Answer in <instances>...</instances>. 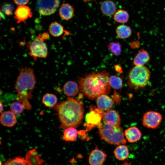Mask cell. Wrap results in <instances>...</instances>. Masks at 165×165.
<instances>
[{
    "label": "cell",
    "instance_id": "8992f818",
    "mask_svg": "<svg viewBox=\"0 0 165 165\" xmlns=\"http://www.w3.org/2000/svg\"><path fill=\"white\" fill-rule=\"evenodd\" d=\"M47 33L39 34L32 41L28 42L27 47L29 50L28 54L32 57L35 62L38 58H46L48 54V48L45 41L49 38Z\"/></svg>",
    "mask_w": 165,
    "mask_h": 165
},
{
    "label": "cell",
    "instance_id": "cb8c5ba5",
    "mask_svg": "<svg viewBox=\"0 0 165 165\" xmlns=\"http://www.w3.org/2000/svg\"><path fill=\"white\" fill-rule=\"evenodd\" d=\"M114 20L116 22L120 23L127 22L129 18L128 13L126 10L122 9L118 10L114 14Z\"/></svg>",
    "mask_w": 165,
    "mask_h": 165
},
{
    "label": "cell",
    "instance_id": "e575fe53",
    "mask_svg": "<svg viewBox=\"0 0 165 165\" xmlns=\"http://www.w3.org/2000/svg\"><path fill=\"white\" fill-rule=\"evenodd\" d=\"M3 105L1 101H0V112L1 113L3 109Z\"/></svg>",
    "mask_w": 165,
    "mask_h": 165
},
{
    "label": "cell",
    "instance_id": "277c9868",
    "mask_svg": "<svg viewBox=\"0 0 165 165\" xmlns=\"http://www.w3.org/2000/svg\"><path fill=\"white\" fill-rule=\"evenodd\" d=\"M98 127L101 138L107 143L115 145L126 143L123 129L120 126H115L105 122Z\"/></svg>",
    "mask_w": 165,
    "mask_h": 165
},
{
    "label": "cell",
    "instance_id": "7402d4cb",
    "mask_svg": "<svg viewBox=\"0 0 165 165\" xmlns=\"http://www.w3.org/2000/svg\"><path fill=\"white\" fill-rule=\"evenodd\" d=\"M49 31L50 34L54 37H60L64 32H68L64 30L63 26L57 22H53L50 25Z\"/></svg>",
    "mask_w": 165,
    "mask_h": 165
},
{
    "label": "cell",
    "instance_id": "d6986e66",
    "mask_svg": "<svg viewBox=\"0 0 165 165\" xmlns=\"http://www.w3.org/2000/svg\"><path fill=\"white\" fill-rule=\"evenodd\" d=\"M79 87L75 81H68L64 85L63 90L66 95L69 97H74L77 94L79 90Z\"/></svg>",
    "mask_w": 165,
    "mask_h": 165
},
{
    "label": "cell",
    "instance_id": "7c38bea8",
    "mask_svg": "<svg viewBox=\"0 0 165 165\" xmlns=\"http://www.w3.org/2000/svg\"><path fill=\"white\" fill-rule=\"evenodd\" d=\"M103 119L105 123L115 126H119L120 119L118 113L114 110H110L105 112Z\"/></svg>",
    "mask_w": 165,
    "mask_h": 165
},
{
    "label": "cell",
    "instance_id": "83f0119b",
    "mask_svg": "<svg viewBox=\"0 0 165 165\" xmlns=\"http://www.w3.org/2000/svg\"><path fill=\"white\" fill-rule=\"evenodd\" d=\"M2 165H27L25 158L18 156L13 159H10Z\"/></svg>",
    "mask_w": 165,
    "mask_h": 165
},
{
    "label": "cell",
    "instance_id": "30bf717a",
    "mask_svg": "<svg viewBox=\"0 0 165 165\" xmlns=\"http://www.w3.org/2000/svg\"><path fill=\"white\" fill-rule=\"evenodd\" d=\"M107 157L106 153L96 147L90 153L88 162L90 165H102L105 161Z\"/></svg>",
    "mask_w": 165,
    "mask_h": 165
},
{
    "label": "cell",
    "instance_id": "52a82bcc",
    "mask_svg": "<svg viewBox=\"0 0 165 165\" xmlns=\"http://www.w3.org/2000/svg\"><path fill=\"white\" fill-rule=\"evenodd\" d=\"M104 112V111L98 108L90 106L89 112L86 116V123L84 124L86 130L89 131L93 128L100 125Z\"/></svg>",
    "mask_w": 165,
    "mask_h": 165
},
{
    "label": "cell",
    "instance_id": "1f68e13d",
    "mask_svg": "<svg viewBox=\"0 0 165 165\" xmlns=\"http://www.w3.org/2000/svg\"><path fill=\"white\" fill-rule=\"evenodd\" d=\"M14 1L16 5L20 6L27 4L29 0H14Z\"/></svg>",
    "mask_w": 165,
    "mask_h": 165
},
{
    "label": "cell",
    "instance_id": "ba28073f",
    "mask_svg": "<svg viewBox=\"0 0 165 165\" xmlns=\"http://www.w3.org/2000/svg\"><path fill=\"white\" fill-rule=\"evenodd\" d=\"M59 0H38L36 8L41 15L48 16L55 13L60 5Z\"/></svg>",
    "mask_w": 165,
    "mask_h": 165
},
{
    "label": "cell",
    "instance_id": "4dcf8cb0",
    "mask_svg": "<svg viewBox=\"0 0 165 165\" xmlns=\"http://www.w3.org/2000/svg\"><path fill=\"white\" fill-rule=\"evenodd\" d=\"M13 10V6L9 4H5L2 6V12L8 16H9L12 14Z\"/></svg>",
    "mask_w": 165,
    "mask_h": 165
},
{
    "label": "cell",
    "instance_id": "603a6c76",
    "mask_svg": "<svg viewBox=\"0 0 165 165\" xmlns=\"http://www.w3.org/2000/svg\"><path fill=\"white\" fill-rule=\"evenodd\" d=\"M131 28L126 25H120L116 28V33L118 37L120 39H124L128 38L131 35Z\"/></svg>",
    "mask_w": 165,
    "mask_h": 165
},
{
    "label": "cell",
    "instance_id": "5bb4252c",
    "mask_svg": "<svg viewBox=\"0 0 165 165\" xmlns=\"http://www.w3.org/2000/svg\"><path fill=\"white\" fill-rule=\"evenodd\" d=\"M16 115L11 111H8L1 113L0 122L4 126L11 127L14 125L16 122Z\"/></svg>",
    "mask_w": 165,
    "mask_h": 165
},
{
    "label": "cell",
    "instance_id": "836d02e7",
    "mask_svg": "<svg viewBox=\"0 0 165 165\" xmlns=\"http://www.w3.org/2000/svg\"><path fill=\"white\" fill-rule=\"evenodd\" d=\"M120 165H132L131 163L127 161H126Z\"/></svg>",
    "mask_w": 165,
    "mask_h": 165
},
{
    "label": "cell",
    "instance_id": "f1b7e54d",
    "mask_svg": "<svg viewBox=\"0 0 165 165\" xmlns=\"http://www.w3.org/2000/svg\"><path fill=\"white\" fill-rule=\"evenodd\" d=\"M10 108L11 111L17 115L20 114L24 109L23 104L17 101L12 103Z\"/></svg>",
    "mask_w": 165,
    "mask_h": 165
},
{
    "label": "cell",
    "instance_id": "e0dca14e",
    "mask_svg": "<svg viewBox=\"0 0 165 165\" xmlns=\"http://www.w3.org/2000/svg\"><path fill=\"white\" fill-rule=\"evenodd\" d=\"M124 134L127 141L130 143L138 141L141 136V132L135 127H131L127 129L125 131Z\"/></svg>",
    "mask_w": 165,
    "mask_h": 165
},
{
    "label": "cell",
    "instance_id": "d590c367",
    "mask_svg": "<svg viewBox=\"0 0 165 165\" xmlns=\"http://www.w3.org/2000/svg\"><path fill=\"white\" fill-rule=\"evenodd\" d=\"M85 2H88L92 1L95 0H83Z\"/></svg>",
    "mask_w": 165,
    "mask_h": 165
},
{
    "label": "cell",
    "instance_id": "ffe728a7",
    "mask_svg": "<svg viewBox=\"0 0 165 165\" xmlns=\"http://www.w3.org/2000/svg\"><path fill=\"white\" fill-rule=\"evenodd\" d=\"M60 15L63 19L68 20L73 16L74 10L72 6L68 3L62 5L59 10Z\"/></svg>",
    "mask_w": 165,
    "mask_h": 165
},
{
    "label": "cell",
    "instance_id": "9c48e42d",
    "mask_svg": "<svg viewBox=\"0 0 165 165\" xmlns=\"http://www.w3.org/2000/svg\"><path fill=\"white\" fill-rule=\"evenodd\" d=\"M162 120V116L159 112L149 111L144 113L142 123L143 125L147 128L156 129L159 127Z\"/></svg>",
    "mask_w": 165,
    "mask_h": 165
},
{
    "label": "cell",
    "instance_id": "ac0fdd59",
    "mask_svg": "<svg viewBox=\"0 0 165 165\" xmlns=\"http://www.w3.org/2000/svg\"><path fill=\"white\" fill-rule=\"evenodd\" d=\"M100 9L102 13L107 16L114 15L117 9L115 3L110 0H106L103 2L101 4Z\"/></svg>",
    "mask_w": 165,
    "mask_h": 165
},
{
    "label": "cell",
    "instance_id": "d4e9b609",
    "mask_svg": "<svg viewBox=\"0 0 165 165\" xmlns=\"http://www.w3.org/2000/svg\"><path fill=\"white\" fill-rule=\"evenodd\" d=\"M78 133L77 130L74 127L66 128L63 132V139L67 141H74L77 138Z\"/></svg>",
    "mask_w": 165,
    "mask_h": 165
},
{
    "label": "cell",
    "instance_id": "3957f363",
    "mask_svg": "<svg viewBox=\"0 0 165 165\" xmlns=\"http://www.w3.org/2000/svg\"><path fill=\"white\" fill-rule=\"evenodd\" d=\"M36 83L33 69L28 67L22 68L17 77L15 89L17 93L16 101L23 104L24 109L31 108L29 100L33 97L32 91Z\"/></svg>",
    "mask_w": 165,
    "mask_h": 165
},
{
    "label": "cell",
    "instance_id": "484cf974",
    "mask_svg": "<svg viewBox=\"0 0 165 165\" xmlns=\"http://www.w3.org/2000/svg\"><path fill=\"white\" fill-rule=\"evenodd\" d=\"M57 97L55 95L48 93L44 95L42 99L44 105L49 108L53 107L57 104Z\"/></svg>",
    "mask_w": 165,
    "mask_h": 165
},
{
    "label": "cell",
    "instance_id": "d6a6232c",
    "mask_svg": "<svg viewBox=\"0 0 165 165\" xmlns=\"http://www.w3.org/2000/svg\"><path fill=\"white\" fill-rule=\"evenodd\" d=\"M115 68L117 72L120 73L122 72V68L118 65H116L115 66Z\"/></svg>",
    "mask_w": 165,
    "mask_h": 165
},
{
    "label": "cell",
    "instance_id": "4316f807",
    "mask_svg": "<svg viewBox=\"0 0 165 165\" xmlns=\"http://www.w3.org/2000/svg\"><path fill=\"white\" fill-rule=\"evenodd\" d=\"M109 82L111 87L115 89H119L122 86V79L119 77L112 75L109 76Z\"/></svg>",
    "mask_w": 165,
    "mask_h": 165
},
{
    "label": "cell",
    "instance_id": "9a60e30c",
    "mask_svg": "<svg viewBox=\"0 0 165 165\" xmlns=\"http://www.w3.org/2000/svg\"><path fill=\"white\" fill-rule=\"evenodd\" d=\"M25 158L27 165H41L44 162L35 149L28 151Z\"/></svg>",
    "mask_w": 165,
    "mask_h": 165
},
{
    "label": "cell",
    "instance_id": "44dd1931",
    "mask_svg": "<svg viewBox=\"0 0 165 165\" xmlns=\"http://www.w3.org/2000/svg\"><path fill=\"white\" fill-rule=\"evenodd\" d=\"M113 152L115 158L121 161H124L127 159L129 154L128 147L123 144L118 145L116 148Z\"/></svg>",
    "mask_w": 165,
    "mask_h": 165
},
{
    "label": "cell",
    "instance_id": "6da1fadb",
    "mask_svg": "<svg viewBox=\"0 0 165 165\" xmlns=\"http://www.w3.org/2000/svg\"><path fill=\"white\" fill-rule=\"evenodd\" d=\"M109 73L105 70L92 72L78 78L80 90L90 99L97 98L100 95L108 94L111 91L109 82Z\"/></svg>",
    "mask_w": 165,
    "mask_h": 165
},
{
    "label": "cell",
    "instance_id": "7a4b0ae2",
    "mask_svg": "<svg viewBox=\"0 0 165 165\" xmlns=\"http://www.w3.org/2000/svg\"><path fill=\"white\" fill-rule=\"evenodd\" d=\"M59 121L60 127H76L82 123L84 109L82 104L74 98L68 97L55 107Z\"/></svg>",
    "mask_w": 165,
    "mask_h": 165
},
{
    "label": "cell",
    "instance_id": "f546056e",
    "mask_svg": "<svg viewBox=\"0 0 165 165\" xmlns=\"http://www.w3.org/2000/svg\"><path fill=\"white\" fill-rule=\"evenodd\" d=\"M110 51L116 56L119 55L121 52L120 44L116 42H111L108 46Z\"/></svg>",
    "mask_w": 165,
    "mask_h": 165
},
{
    "label": "cell",
    "instance_id": "4fadbf2b",
    "mask_svg": "<svg viewBox=\"0 0 165 165\" xmlns=\"http://www.w3.org/2000/svg\"><path fill=\"white\" fill-rule=\"evenodd\" d=\"M114 103L113 100L107 94H101L97 98L96 104L98 108L103 111L109 110Z\"/></svg>",
    "mask_w": 165,
    "mask_h": 165
},
{
    "label": "cell",
    "instance_id": "8fae6325",
    "mask_svg": "<svg viewBox=\"0 0 165 165\" xmlns=\"http://www.w3.org/2000/svg\"><path fill=\"white\" fill-rule=\"evenodd\" d=\"M14 18L17 23L24 22L28 18L32 16V14L28 6L22 5L19 6L15 12Z\"/></svg>",
    "mask_w": 165,
    "mask_h": 165
},
{
    "label": "cell",
    "instance_id": "2e32d148",
    "mask_svg": "<svg viewBox=\"0 0 165 165\" xmlns=\"http://www.w3.org/2000/svg\"><path fill=\"white\" fill-rule=\"evenodd\" d=\"M150 59V57L148 52L145 50L142 49L139 50L135 56L133 63L135 66H144Z\"/></svg>",
    "mask_w": 165,
    "mask_h": 165
},
{
    "label": "cell",
    "instance_id": "5b68a950",
    "mask_svg": "<svg viewBox=\"0 0 165 165\" xmlns=\"http://www.w3.org/2000/svg\"><path fill=\"white\" fill-rule=\"evenodd\" d=\"M150 77L149 70L144 66H135L128 75L129 85L135 89H142L148 84Z\"/></svg>",
    "mask_w": 165,
    "mask_h": 165
}]
</instances>
